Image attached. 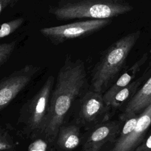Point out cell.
I'll return each mask as SVG.
<instances>
[{
    "mask_svg": "<svg viewBox=\"0 0 151 151\" xmlns=\"http://www.w3.org/2000/svg\"><path fill=\"white\" fill-rule=\"evenodd\" d=\"M14 146V143L8 133L0 129V151L10 149Z\"/></svg>",
    "mask_w": 151,
    "mask_h": 151,
    "instance_id": "2e32d148",
    "label": "cell"
},
{
    "mask_svg": "<svg viewBox=\"0 0 151 151\" xmlns=\"http://www.w3.org/2000/svg\"><path fill=\"white\" fill-rule=\"evenodd\" d=\"M106 147H104L100 150H94L93 149H86V148H83V150L81 151H105Z\"/></svg>",
    "mask_w": 151,
    "mask_h": 151,
    "instance_id": "ffe728a7",
    "label": "cell"
},
{
    "mask_svg": "<svg viewBox=\"0 0 151 151\" xmlns=\"http://www.w3.org/2000/svg\"><path fill=\"white\" fill-rule=\"evenodd\" d=\"M121 121L108 120L92 128L83 148L100 150L109 143H115L122 129Z\"/></svg>",
    "mask_w": 151,
    "mask_h": 151,
    "instance_id": "ba28073f",
    "label": "cell"
},
{
    "mask_svg": "<svg viewBox=\"0 0 151 151\" xmlns=\"http://www.w3.org/2000/svg\"><path fill=\"white\" fill-rule=\"evenodd\" d=\"M16 46V41L0 44V67L7 61Z\"/></svg>",
    "mask_w": 151,
    "mask_h": 151,
    "instance_id": "9a60e30c",
    "label": "cell"
},
{
    "mask_svg": "<svg viewBox=\"0 0 151 151\" xmlns=\"http://www.w3.org/2000/svg\"><path fill=\"white\" fill-rule=\"evenodd\" d=\"M54 83V76H49L39 91L20 109L19 121L24 123L31 132L42 133L44 130Z\"/></svg>",
    "mask_w": 151,
    "mask_h": 151,
    "instance_id": "277c9868",
    "label": "cell"
},
{
    "mask_svg": "<svg viewBox=\"0 0 151 151\" xmlns=\"http://www.w3.org/2000/svg\"><path fill=\"white\" fill-rule=\"evenodd\" d=\"M24 18L19 17L0 25V40L4 38L17 31L24 23Z\"/></svg>",
    "mask_w": 151,
    "mask_h": 151,
    "instance_id": "5bb4252c",
    "label": "cell"
},
{
    "mask_svg": "<svg viewBox=\"0 0 151 151\" xmlns=\"http://www.w3.org/2000/svg\"><path fill=\"white\" fill-rule=\"evenodd\" d=\"M18 2V0H0V14L8 7H13Z\"/></svg>",
    "mask_w": 151,
    "mask_h": 151,
    "instance_id": "d6986e66",
    "label": "cell"
},
{
    "mask_svg": "<svg viewBox=\"0 0 151 151\" xmlns=\"http://www.w3.org/2000/svg\"><path fill=\"white\" fill-rule=\"evenodd\" d=\"M74 107L75 120L77 126L91 129L109 120L110 109L105 103L103 94L93 90L84 93L77 101Z\"/></svg>",
    "mask_w": 151,
    "mask_h": 151,
    "instance_id": "5b68a950",
    "label": "cell"
},
{
    "mask_svg": "<svg viewBox=\"0 0 151 151\" xmlns=\"http://www.w3.org/2000/svg\"><path fill=\"white\" fill-rule=\"evenodd\" d=\"M40 68L34 65H25L0 81V111L10 104L29 84Z\"/></svg>",
    "mask_w": 151,
    "mask_h": 151,
    "instance_id": "52a82bcc",
    "label": "cell"
},
{
    "mask_svg": "<svg viewBox=\"0 0 151 151\" xmlns=\"http://www.w3.org/2000/svg\"><path fill=\"white\" fill-rule=\"evenodd\" d=\"M151 104V76L126 103L119 118L121 122L139 116Z\"/></svg>",
    "mask_w": 151,
    "mask_h": 151,
    "instance_id": "30bf717a",
    "label": "cell"
},
{
    "mask_svg": "<svg viewBox=\"0 0 151 151\" xmlns=\"http://www.w3.org/2000/svg\"><path fill=\"white\" fill-rule=\"evenodd\" d=\"M140 33V31H136L123 36L104 51L93 70L91 83L93 91L103 94L114 81Z\"/></svg>",
    "mask_w": 151,
    "mask_h": 151,
    "instance_id": "3957f363",
    "label": "cell"
},
{
    "mask_svg": "<svg viewBox=\"0 0 151 151\" xmlns=\"http://www.w3.org/2000/svg\"><path fill=\"white\" fill-rule=\"evenodd\" d=\"M111 22V19H88L42 28L40 32L52 44L58 45L68 40L90 35L106 27Z\"/></svg>",
    "mask_w": 151,
    "mask_h": 151,
    "instance_id": "8992f818",
    "label": "cell"
},
{
    "mask_svg": "<svg viewBox=\"0 0 151 151\" xmlns=\"http://www.w3.org/2000/svg\"><path fill=\"white\" fill-rule=\"evenodd\" d=\"M147 58V52L144 53L132 65H131V67L124 71L117 80L104 92L103 94V99L107 106L117 91L127 86L134 80L135 77L140 71L142 67L146 62Z\"/></svg>",
    "mask_w": 151,
    "mask_h": 151,
    "instance_id": "7c38bea8",
    "label": "cell"
},
{
    "mask_svg": "<svg viewBox=\"0 0 151 151\" xmlns=\"http://www.w3.org/2000/svg\"><path fill=\"white\" fill-rule=\"evenodd\" d=\"M133 9L130 3L119 0H63L50 7L48 11L58 20L68 21L111 19Z\"/></svg>",
    "mask_w": 151,
    "mask_h": 151,
    "instance_id": "7a4b0ae2",
    "label": "cell"
},
{
    "mask_svg": "<svg viewBox=\"0 0 151 151\" xmlns=\"http://www.w3.org/2000/svg\"><path fill=\"white\" fill-rule=\"evenodd\" d=\"M58 145L65 150H72L78 146L80 142V132L78 126L63 125L58 133Z\"/></svg>",
    "mask_w": 151,
    "mask_h": 151,
    "instance_id": "4fadbf2b",
    "label": "cell"
},
{
    "mask_svg": "<svg viewBox=\"0 0 151 151\" xmlns=\"http://www.w3.org/2000/svg\"><path fill=\"white\" fill-rule=\"evenodd\" d=\"M47 147V143L44 140L38 139L29 145L28 151H46Z\"/></svg>",
    "mask_w": 151,
    "mask_h": 151,
    "instance_id": "e0dca14e",
    "label": "cell"
},
{
    "mask_svg": "<svg viewBox=\"0 0 151 151\" xmlns=\"http://www.w3.org/2000/svg\"><path fill=\"white\" fill-rule=\"evenodd\" d=\"M134 151H151V134L144 140Z\"/></svg>",
    "mask_w": 151,
    "mask_h": 151,
    "instance_id": "ac0fdd59",
    "label": "cell"
},
{
    "mask_svg": "<svg viewBox=\"0 0 151 151\" xmlns=\"http://www.w3.org/2000/svg\"><path fill=\"white\" fill-rule=\"evenodd\" d=\"M151 61L149 63L142 75L133 80L130 84L117 91L113 97L108 106L110 110H116L127 103L142 87L143 84L151 76Z\"/></svg>",
    "mask_w": 151,
    "mask_h": 151,
    "instance_id": "8fae6325",
    "label": "cell"
},
{
    "mask_svg": "<svg viewBox=\"0 0 151 151\" xmlns=\"http://www.w3.org/2000/svg\"><path fill=\"white\" fill-rule=\"evenodd\" d=\"M87 85L83 61L73 60L67 55L57 74L50 99L47 122L42 133L48 141L52 142L57 137L60 127L70 111H73L77 101L86 92Z\"/></svg>",
    "mask_w": 151,
    "mask_h": 151,
    "instance_id": "6da1fadb",
    "label": "cell"
},
{
    "mask_svg": "<svg viewBox=\"0 0 151 151\" xmlns=\"http://www.w3.org/2000/svg\"><path fill=\"white\" fill-rule=\"evenodd\" d=\"M151 126V104L139 116L132 132L124 139L116 140L110 151H134L144 140Z\"/></svg>",
    "mask_w": 151,
    "mask_h": 151,
    "instance_id": "9c48e42d",
    "label": "cell"
}]
</instances>
